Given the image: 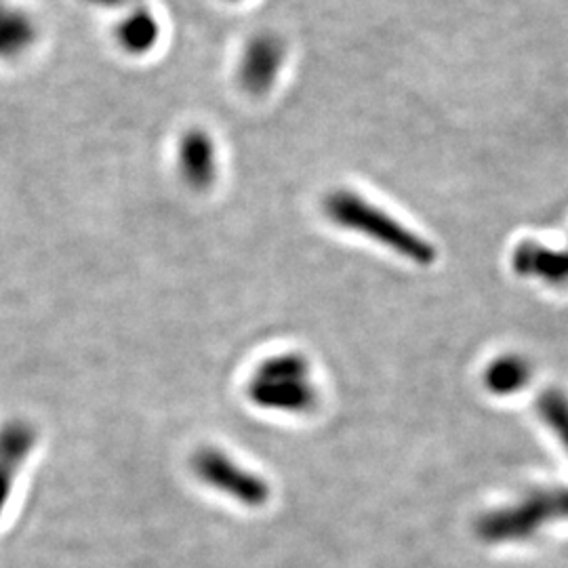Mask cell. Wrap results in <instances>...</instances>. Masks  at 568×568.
I'll use <instances>...</instances> for the list:
<instances>
[{"mask_svg": "<svg viewBox=\"0 0 568 568\" xmlns=\"http://www.w3.org/2000/svg\"><path fill=\"white\" fill-rule=\"evenodd\" d=\"M554 520H568V488L535 490L516 506L483 516L476 530L488 544L523 541Z\"/></svg>", "mask_w": 568, "mask_h": 568, "instance_id": "obj_2", "label": "cell"}, {"mask_svg": "<svg viewBox=\"0 0 568 568\" xmlns=\"http://www.w3.org/2000/svg\"><path fill=\"white\" fill-rule=\"evenodd\" d=\"M180 173L190 187L204 192L217 180V148L204 129H190L180 142Z\"/></svg>", "mask_w": 568, "mask_h": 568, "instance_id": "obj_7", "label": "cell"}, {"mask_svg": "<svg viewBox=\"0 0 568 568\" xmlns=\"http://www.w3.org/2000/svg\"><path fill=\"white\" fill-rule=\"evenodd\" d=\"M530 365L523 356H501L488 365L485 384L497 396H509L527 386Z\"/></svg>", "mask_w": 568, "mask_h": 568, "instance_id": "obj_10", "label": "cell"}, {"mask_svg": "<svg viewBox=\"0 0 568 568\" xmlns=\"http://www.w3.org/2000/svg\"><path fill=\"white\" fill-rule=\"evenodd\" d=\"M286 44L274 32H260L246 42L239 61V81L246 93L265 95L281 77Z\"/></svg>", "mask_w": 568, "mask_h": 568, "instance_id": "obj_5", "label": "cell"}, {"mask_svg": "<svg viewBox=\"0 0 568 568\" xmlns=\"http://www.w3.org/2000/svg\"><path fill=\"white\" fill-rule=\"evenodd\" d=\"M323 211L333 224L384 244L413 264L429 265L436 260L434 244L352 190L339 187L328 192L323 201Z\"/></svg>", "mask_w": 568, "mask_h": 568, "instance_id": "obj_1", "label": "cell"}, {"mask_svg": "<svg viewBox=\"0 0 568 568\" xmlns=\"http://www.w3.org/2000/svg\"><path fill=\"white\" fill-rule=\"evenodd\" d=\"M310 365L302 354L272 356L257 368L248 396L255 405L286 413H307L312 410L318 394L307 382Z\"/></svg>", "mask_w": 568, "mask_h": 568, "instance_id": "obj_3", "label": "cell"}, {"mask_svg": "<svg viewBox=\"0 0 568 568\" xmlns=\"http://www.w3.org/2000/svg\"><path fill=\"white\" fill-rule=\"evenodd\" d=\"M87 2H93L98 7H124V4H131L135 0H87Z\"/></svg>", "mask_w": 568, "mask_h": 568, "instance_id": "obj_12", "label": "cell"}, {"mask_svg": "<svg viewBox=\"0 0 568 568\" xmlns=\"http://www.w3.org/2000/svg\"><path fill=\"white\" fill-rule=\"evenodd\" d=\"M37 427L23 419H11L0 427V514L7 506L21 466L37 447Z\"/></svg>", "mask_w": 568, "mask_h": 568, "instance_id": "obj_6", "label": "cell"}, {"mask_svg": "<svg viewBox=\"0 0 568 568\" xmlns=\"http://www.w3.org/2000/svg\"><path fill=\"white\" fill-rule=\"evenodd\" d=\"M37 42L34 20L11 4L0 2V60H18Z\"/></svg>", "mask_w": 568, "mask_h": 568, "instance_id": "obj_8", "label": "cell"}, {"mask_svg": "<svg viewBox=\"0 0 568 568\" xmlns=\"http://www.w3.org/2000/svg\"><path fill=\"white\" fill-rule=\"evenodd\" d=\"M230 2H236V0H230Z\"/></svg>", "mask_w": 568, "mask_h": 568, "instance_id": "obj_13", "label": "cell"}, {"mask_svg": "<svg viewBox=\"0 0 568 568\" xmlns=\"http://www.w3.org/2000/svg\"><path fill=\"white\" fill-rule=\"evenodd\" d=\"M194 471L209 487L222 490L244 506H264L270 497V488L264 478L236 466L230 457L215 448H203L194 455Z\"/></svg>", "mask_w": 568, "mask_h": 568, "instance_id": "obj_4", "label": "cell"}, {"mask_svg": "<svg viewBox=\"0 0 568 568\" xmlns=\"http://www.w3.org/2000/svg\"><path fill=\"white\" fill-rule=\"evenodd\" d=\"M539 417L556 434L560 445L568 453V396L560 389H546L537 400Z\"/></svg>", "mask_w": 568, "mask_h": 568, "instance_id": "obj_11", "label": "cell"}, {"mask_svg": "<svg viewBox=\"0 0 568 568\" xmlns=\"http://www.w3.org/2000/svg\"><path fill=\"white\" fill-rule=\"evenodd\" d=\"M116 37L126 53L143 55L156 47L161 39V26L148 9H135L126 20H122Z\"/></svg>", "mask_w": 568, "mask_h": 568, "instance_id": "obj_9", "label": "cell"}]
</instances>
